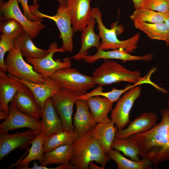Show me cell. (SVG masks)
<instances>
[{"label": "cell", "instance_id": "obj_18", "mask_svg": "<svg viewBox=\"0 0 169 169\" xmlns=\"http://www.w3.org/2000/svg\"><path fill=\"white\" fill-rule=\"evenodd\" d=\"M58 114L51 97L49 98L45 102L41 113L42 132L45 138L64 130Z\"/></svg>", "mask_w": 169, "mask_h": 169}, {"label": "cell", "instance_id": "obj_15", "mask_svg": "<svg viewBox=\"0 0 169 169\" xmlns=\"http://www.w3.org/2000/svg\"><path fill=\"white\" fill-rule=\"evenodd\" d=\"M90 2L89 0H67V8L74 32H81L92 17Z\"/></svg>", "mask_w": 169, "mask_h": 169}, {"label": "cell", "instance_id": "obj_27", "mask_svg": "<svg viewBox=\"0 0 169 169\" xmlns=\"http://www.w3.org/2000/svg\"><path fill=\"white\" fill-rule=\"evenodd\" d=\"M45 137L42 133L31 141V147L29 150L27 156L20 162L17 168L21 169L28 168L29 163L33 160H38L41 164L44 159V142Z\"/></svg>", "mask_w": 169, "mask_h": 169}, {"label": "cell", "instance_id": "obj_8", "mask_svg": "<svg viewBox=\"0 0 169 169\" xmlns=\"http://www.w3.org/2000/svg\"><path fill=\"white\" fill-rule=\"evenodd\" d=\"M48 54L40 59L30 58H26V62L32 65L33 69L36 73L42 74L46 77L51 76L57 70L63 68H71V63L69 57L55 60L53 59V55L56 52L64 53L61 47L58 48L57 44L54 42L49 45L48 49Z\"/></svg>", "mask_w": 169, "mask_h": 169}, {"label": "cell", "instance_id": "obj_19", "mask_svg": "<svg viewBox=\"0 0 169 169\" xmlns=\"http://www.w3.org/2000/svg\"><path fill=\"white\" fill-rule=\"evenodd\" d=\"M75 104L76 111L73 118L75 131L80 134L94 129L97 123L85 100L78 99Z\"/></svg>", "mask_w": 169, "mask_h": 169}, {"label": "cell", "instance_id": "obj_16", "mask_svg": "<svg viewBox=\"0 0 169 169\" xmlns=\"http://www.w3.org/2000/svg\"><path fill=\"white\" fill-rule=\"evenodd\" d=\"M21 112L39 120L42 109L31 90L25 85L15 94L12 101Z\"/></svg>", "mask_w": 169, "mask_h": 169}, {"label": "cell", "instance_id": "obj_32", "mask_svg": "<svg viewBox=\"0 0 169 169\" xmlns=\"http://www.w3.org/2000/svg\"><path fill=\"white\" fill-rule=\"evenodd\" d=\"M112 149L121 152L125 156L135 161L140 160L139 149L130 138L125 139L115 138L111 145Z\"/></svg>", "mask_w": 169, "mask_h": 169}, {"label": "cell", "instance_id": "obj_14", "mask_svg": "<svg viewBox=\"0 0 169 169\" xmlns=\"http://www.w3.org/2000/svg\"><path fill=\"white\" fill-rule=\"evenodd\" d=\"M24 85L0 69V120H5L8 114V104Z\"/></svg>", "mask_w": 169, "mask_h": 169}, {"label": "cell", "instance_id": "obj_3", "mask_svg": "<svg viewBox=\"0 0 169 169\" xmlns=\"http://www.w3.org/2000/svg\"><path fill=\"white\" fill-rule=\"evenodd\" d=\"M92 74L95 84L102 86L123 81L135 84L144 78L141 77L140 71L129 70L109 59H105L103 63Z\"/></svg>", "mask_w": 169, "mask_h": 169}, {"label": "cell", "instance_id": "obj_2", "mask_svg": "<svg viewBox=\"0 0 169 169\" xmlns=\"http://www.w3.org/2000/svg\"><path fill=\"white\" fill-rule=\"evenodd\" d=\"M93 130L79 134L71 145L70 162L76 169H89V163L94 161L104 169L111 159L94 136Z\"/></svg>", "mask_w": 169, "mask_h": 169}, {"label": "cell", "instance_id": "obj_34", "mask_svg": "<svg viewBox=\"0 0 169 169\" xmlns=\"http://www.w3.org/2000/svg\"><path fill=\"white\" fill-rule=\"evenodd\" d=\"M16 38L2 34L0 40V69L6 72L4 59L6 53L15 46L14 41Z\"/></svg>", "mask_w": 169, "mask_h": 169}, {"label": "cell", "instance_id": "obj_30", "mask_svg": "<svg viewBox=\"0 0 169 169\" xmlns=\"http://www.w3.org/2000/svg\"><path fill=\"white\" fill-rule=\"evenodd\" d=\"M135 27L145 33L151 39L166 41L167 28L165 22L150 23L136 21L134 23Z\"/></svg>", "mask_w": 169, "mask_h": 169}, {"label": "cell", "instance_id": "obj_5", "mask_svg": "<svg viewBox=\"0 0 169 169\" xmlns=\"http://www.w3.org/2000/svg\"><path fill=\"white\" fill-rule=\"evenodd\" d=\"M51 77L61 88L71 91L78 97L86 94L96 84L92 76L82 74L71 67L60 69Z\"/></svg>", "mask_w": 169, "mask_h": 169}, {"label": "cell", "instance_id": "obj_4", "mask_svg": "<svg viewBox=\"0 0 169 169\" xmlns=\"http://www.w3.org/2000/svg\"><path fill=\"white\" fill-rule=\"evenodd\" d=\"M92 17L95 18L98 25V35L102 39L100 49L107 50L120 49L130 53L137 48L140 38V34L137 33L131 37L123 40L117 38L115 28L108 29L104 24L102 20V14L98 7L92 8Z\"/></svg>", "mask_w": 169, "mask_h": 169}, {"label": "cell", "instance_id": "obj_12", "mask_svg": "<svg viewBox=\"0 0 169 169\" xmlns=\"http://www.w3.org/2000/svg\"><path fill=\"white\" fill-rule=\"evenodd\" d=\"M42 132L29 129L23 132L10 134L7 131H0V161L16 148H26L31 141Z\"/></svg>", "mask_w": 169, "mask_h": 169}, {"label": "cell", "instance_id": "obj_10", "mask_svg": "<svg viewBox=\"0 0 169 169\" xmlns=\"http://www.w3.org/2000/svg\"><path fill=\"white\" fill-rule=\"evenodd\" d=\"M78 96L71 91L61 88L51 97L54 105L61 118L64 129L75 131L72 117L73 107Z\"/></svg>", "mask_w": 169, "mask_h": 169}, {"label": "cell", "instance_id": "obj_20", "mask_svg": "<svg viewBox=\"0 0 169 169\" xmlns=\"http://www.w3.org/2000/svg\"><path fill=\"white\" fill-rule=\"evenodd\" d=\"M153 57V54L152 53L143 56H134L122 49H118L105 51L99 49L94 55L91 56L87 55L83 59L85 62L88 63H93L100 59H114L120 60L123 61H142L148 62L152 60Z\"/></svg>", "mask_w": 169, "mask_h": 169}, {"label": "cell", "instance_id": "obj_1", "mask_svg": "<svg viewBox=\"0 0 169 169\" xmlns=\"http://www.w3.org/2000/svg\"><path fill=\"white\" fill-rule=\"evenodd\" d=\"M161 120L151 129L130 137L138 147L140 156L154 166L169 161V115L168 109L161 111Z\"/></svg>", "mask_w": 169, "mask_h": 169}, {"label": "cell", "instance_id": "obj_22", "mask_svg": "<svg viewBox=\"0 0 169 169\" xmlns=\"http://www.w3.org/2000/svg\"><path fill=\"white\" fill-rule=\"evenodd\" d=\"M96 22L95 19L92 17L87 26L82 30L80 49L76 54L69 57L70 59L80 60L87 55V50L90 48L93 47L97 49L99 48L101 44L100 42V38L94 31Z\"/></svg>", "mask_w": 169, "mask_h": 169}, {"label": "cell", "instance_id": "obj_36", "mask_svg": "<svg viewBox=\"0 0 169 169\" xmlns=\"http://www.w3.org/2000/svg\"><path fill=\"white\" fill-rule=\"evenodd\" d=\"M18 3H20L23 9V14L26 18L30 21L33 22L39 21L42 22L41 19L32 14L29 8V6L28 4V0H18ZM37 0H33V5H37Z\"/></svg>", "mask_w": 169, "mask_h": 169}, {"label": "cell", "instance_id": "obj_33", "mask_svg": "<svg viewBox=\"0 0 169 169\" xmlns=\"http://www.w3.org/2000/svg\"><path fill=\"white\" fill-rule=\"evenodd\" d=\"M24 31L21 24L14 19L0 22V32L3 35L16 38Z\"/></svg>", "mask_w": 169, "mask_h": 169}, {"label": "cell", "instance_id": "obj_13", "mask_svg": "<svg viewBox=\"0 0 169 169\" xmlns=\"http://www.w3.org/2000/svg\"><path fill=\"white\" fill-rule=\"evenodd\" d=\"M22 128L42 131V124L39 120L21 112L11 102L8 106V115L0 124V131L8 132Z\"/></svg>", "mask_w": 169, "mask_h": 169}, {"label": "cell", "instance_id": "obj_43", "mask_svg": "<svg viewBox=\"0 0 169 169\" xmlns=\"http://www.w3.org/2000/svg\"><path fill=\"white\" fill-rule=\"evenodd\" d=\"M90 2V1L91 0H89Z\"/></svg>", "mask_w": 169, "mask_h": 169}, {"label": "cell", "instance_id": "obj_24", "mask_svg": "<svg viewBox=\"0 0 169 169\" xmlns=\"http://www.w3.org/2000/svg\"><path fill=\"white\" fill-rule=\"evenodd\" d=\"M31 39L25 31L15 38V46L18 48L22 56L26 58L35 59H40L46 56L49 53L48 50L37 48Z\"/></svg>", "mask_w": 169, "mask_h": 169}, {"label": "cell", "instance_id": "obj_42", "mask_svg": "<svg viewBox=\"0 0 169 169\" xmlns=\"http://www.w3.org/2000/svg\"><path fill=\"white\" fill-rule=\"evenodd\" d=\"M168 112L169 115V108L168 109Z\"/></svg>", "mask_w": 169, "mask_h": 169}, {"label": "cell", "instance_id": "obj_29", "mask_svg": "<svg viewBox=\"0 0 169 169\" xmlns=\"http://www.w3.org/2000/svg\"><path fill=\"white\" fill-rule=\"evenodd\" d=\"M71 145L66 144L57 147L50 151L44 152L41 166L51 164L68 165L70 163Z\"/></svg>", "mask_w": 169, "mask_h": 169}, {"label": "cell", "instance_id": "obj_26", "mask_svg": "<svg viewBox=\"0 0 169 169\" xmlns=\"http://www.w3.org/2000/svg\"><path fill=\"white\" fill-rule=\"evenodd\" d=\"M106 155L115 161L118 169H151V163L147 159L143 158L139 161L129 160L123 156L120 151L111 148Z\"/></svg>", "mask_w": 169, "mask_h": 169}, {"label": "cell", "instance_id": "obj_7", "mask_svg": "<svg viewBox=\"0 0 169 169\" xmlns=\"http://www.w3.org/2000/svg\"><path fill=\"white\" fill-rule=\"evenodd\" d=\"M39 7L38 4H33L29 6V8L31 13L38 18L42 19L43 18H47L55 22L60 32L59 37L63 41L61 48L65 52H72L73 49L74 32L67 7L59 5L57 9L56 13L54 16H51L40 12L38 9Z\"/></svg>", "mask_w": 169, "mask_h": 169}, {"label": "cell", "instance_id": "obj_35", "mask_svg": "<svg viewBox=\"0 0 169 169\" xmlns=\"http://www.w3.org/2000/svg\"><path fill=\"white\" fill-rule=\"evenodd\" d=\"M140 8L169 13V0H143Z\"/></svg>", "mask_w": 169, "mask_h": 169}, {"label": "cell", "instance_id": "obj_39", "mask_svg": "<svg viewBox=\"0 0 169 169\" xmlns=\"http://www.w3.org/2000/svg\"><path fill=\"white\" fill-rule=\"evenodd\" d=\"M89 168L91 169H103L101 166L100 167L93 162V161H91L89 163Z\"/></svg>", "mask_w": 169, "mask_h": 169}, {"label": "cell", "instance_id": "obj_21", "mask_svg": "<svg viewBox=\"0 0 169 169\" xmlns=\"http://www.w3.org/2000/svg\"><path fill=\"white\" fill-rule=\"evenodd\" d=\"M15 78L31 90L37 102L42 109L47 100L61 88L51 76L47 77L45 82L42 84L30 82Z\"/></svg>", "mask_w": 169, "mask_h": 169}, {"label": "cell", "instance_id": "obj_28", "mask_svg": "<svg viewBox=\"0 0 169 169\" xmlns=\"http://www.w3.org/2000/svg\"><path fill=\"white\" fill-rule=\"evenodd\" d=\"M79 135L76 131L71 132L64 130L45 138L43 145L44 152L62 145H71Z\"/></svg>", "mask_w": 169, "mask_h": 169}, {"label": "cell", "instance_id": "obj_11", "mask_svg": "<svg viewBox=\"0 0 169 169\" xmlns=\"http://www.w3.org/2000/svg\"><path fill=\"white\" fill-rule=\"evenodd\" d=\"M141 89L137 86L125 92L111 110V119L118 130L124 129L130 122V113L136 100L141 95Z\"/></svg>", "mask_w": 169, "mask_h": 169}, {"label": "cell", "instance_id": "obj_38", "mask_svg": "<svg viewBox=\"0 0 169 169\" xmlns=\"http://www.w3.org/2000/svg\"><path fill=\"white\" fill-rule=\"evenodd\" d=\"M135 9L140 8L143 0H132Z\"/></svg>", "mask_w": 169, "mask_h": 169}, {"label": "cell", "instance_id": "obj_31", "mask_svg": "<svg viewBox=\"0 0 169 169\" xmlns=\"http://www.w3.org/2000/svg\"><path fill=\"white\" fill-rule=\"evenodd\" d=\"M169 15V13L159 12L140 8L135 9L130 16V18L134 23L140 21L150 23H159L165 22Z\"/></svg>", "mask_w": 169, "mask_h": 169}, {"label": "cell", "instance_id": "obj_25", "mask_svg": "<svg viewBox=\"0 0 169 169\" xmlns=\"http://www.w3.org/2000/svg\"><path fill=\"white\" fill-rule=\"evenodd\" d=\"M113 121L108 123H98L93 130V134L100 143L106 155L111 148L118 129Z\"/></svg>", "mask_w": 169, "mask_h": 169}, {"label": "cell", "instance_id": "obj_9", "mask_svg": "<svg viewBox=\"0 0 169 169\" xmlns=\"http://www.w3.org/2000/svg\"><path fill=\"white\" fill-rule=\"evenodd\" d=\"M18 3V0H8L7 2L0 0V22L14 19L21 24L24 31L32 38H37L46 26L39 21L33 22L27 19L20 11Z\"/></svg>", "mask_w": 169, "mask_h": 169}, {"label": "cell", "instance_id": "obj_41", "mask_svg": "<svg viewBox=\"0 0 169 169\" xmlns=\"http://www.w3.org/2000/svg\"><path fill=\"white\" fill-rule=\"evenodd\" d=\"M168 94H169V98H168V100L167 101V104L169 108V90L168 91Z\"/></svg>", "mask_w": 169, "mask_h": 169}, {"label": "cell", "instance_id": "obj_37", "mask_svg": "<svg viewBox=\"0 0 169 169\" xmlns=\"http://www.w3.org/2000/svg\"><path fill=\"white\" fill-rule=\"evenodd\" d=\"M167 28V34L166 40L165 41L166 47L169 46V15L166 18L165 21Z\"/></svg>", "mask_w": 169, "mask_h": 169}, {"label": "cell", "instance_id": "obj_23", "mask_svg": "<svg viewBox=\"0 0 169 169\" xmlns=\"http://www.w3.org/2000/svg\"><path fill=\"white\" fill-rule=\"evenodd\" d=\"M85 100L96 123H108L112 121L108 114L112 109L113 103L100 96H92Z\"/></svg>", "mask_w": 169, "mask_h": 169}, {"label": "cell", "instance_id": "obj_17", "mask_svg": "<svg viewBox=\"0 0 169 169\" xmlns=\"http://www.w3.org/2000/svg\"><path fill=\"white\" fill-rule=\"evenodd\" d=\"M158 118L154 112H143L130 122L125 129L118 130L115 138L125 139L146 131L153 128L157 123Z\"/></svg>", "mask_w": 169, "mask_h": 169}, {"label": "cell", "instance_id": "obj_40", "mask_svg": "<svg viewBox=\"0 0 169 169\" xmlns=\"http://www.w3.org/2000/svg\"><path fill=\"white\" fill-rule=\"evenodd\" d=\"M60 5L67 7V0H57Z\"/></svg>", "mask_w": 169, "mask_h": 169}, {"label": "cell", "instance_id": "obj_6", "mask_svg": "<svg viewBox=\"0 0 169 169\" xmlns=\"http://www.w3.org/2000/svg\"><path fill=\"white\" fill-rule=\"evenodd\" d=\"M23 57L17 46L8 52L4 62L8 74L30 82L44 83L47 77L35 72L33 66L26 63Z\"/></svg>", "mask_w": 169, "mask_h": 169}]
</instances>
